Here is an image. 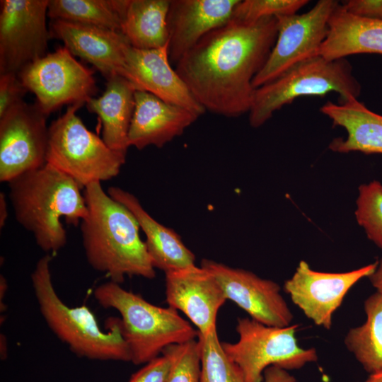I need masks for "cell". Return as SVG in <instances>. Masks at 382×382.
Masks as SVG:
<instances>
[{"label": "cell", "mask_w": 382, "mask_h": 382, "mask_svg": "<svg viewBox=\"0 0 382 382\" xmlns=\"http://www.w3.org/2000/svg\"><path fill=\"white\" fill-rule=\"evenodd\" d=\"M277 35L275 17L253 23L231 18L202 38L175 69L206 111L236 117L249 112L254 78Z\"/></svg>", "instance_id": "obj_1"}, {"label": "cell", "mask_w": 382, "mask_h": 382, "mask_svg": "<svg viewBox=\"0 0 382 382\" xmlns=\"http://www.w3.org/2000/svg\"><path fill=\"white\" fill-rule=\"evenodd\" d=\"M83 189L88 214L80 228L90 266L118 284L126 276L154 278L155 268L134 215L105 192L100 182Z\"/></svg>", "instance_id": "obj_2"}, {"label": "cell", "mask_w": 382, "mask_h": 382, "mask_svg": "<svg viewBox=\"0 0 382 382\" xmlns=\"http://www.w3.org/2000/svg\"><path fill=\"white\" fill-rule=\"evenodd\" d=\"M16 221L33 235L45 252L55 253L66 243L62 222L77 226L88 214L81 187L49 163L24 173L8 183Z\"/></svg>", "instance_id": "obj_3"}, {"label": "cell", "mask_w": 382, "mask_h": 382, "mask_svg": "<svg viewBox=\"0 0 382 382\" xmlns=\"http://www.w3.org/2000/svg\"><path fill=\"white\" fill-rule=\"evenodd\" d=\"M51 260L50 254L40 257L31 274L40 311L50 329L77 356L96 360L131 361L120 319L110 318L108 330L105 332L86 306L70 307L65 304L52 283Z\"/></svg>", "instance_id": "obj_4"}, {"label": "cell", "mask_w": 382, "mask_h": 382, "mask_svg": "<svg viewBox=\"0 0 382 382\" xmlns=\"http://www.w3.org/2000/svg\"><path fill=\"white\" fill-rule=\"evenodd\" d=\"M93 296L103 307L119 312L122 335L134 364H146L167 347L198 337V330L177 310L154 305L120 284L112 281L101 284L94 289Z\"/></svg>", "instance_id": "obj_5"}, {"label": "cell", "mask_w": 382, "mask_h": 382, "mask_svg": "<svg viewBox=\"0 0 382 382\" xmlns=\"http://www.w3.org/2000/svg\"><path fill=\"white\" fill-rule=\"evenodd\" d=\"M339 95V103L358 98L361 85L345 58L327 59L320 55L291 67L274 80L255 88L248 112L249 123L257 128L274 113L302 96Z\"/></svg>", "instance_id": "obj_6"}, {"label": "cell", "mask_w": 382, "mask_h": 382, "mask_svg": "<svg viewBox=\"0 0 382 382\" xmlns=\"http://www.w3.org/2000/svg\"><path fill=\"white\" fill-rule=\"evenodd\" d=\"M85 103L69 105L48 127L46 163L74 179L81 188L116 177L126 155L111 149L76 115Z\"/></svg>", "instance_id": "obj_7"}, {"label": "cell", "mask_w": 382, "mask_h": 382, "mask_svg": "<svg viewBox=\"0 0 382 382\" xmlns=\"http://www.w3.org/2000/svg\"><path fill=\"white\" fill-rule=\"evenodd\" d=\"M297 325L268 326L252 318H238V340L221 342L227 355L239 366L245 382H262L270 366L286 370L299 369L318 360L316 349H303L295 337Z\"/></svg>", "instance_id": "obj_8"}, {"label": "cell", "mask_w": 382, "mask_h": 382, "mask_svg": "<svg viewBox=\"0 0 382 382\" xmlns=\"http://www.w3.org/2000/svg\"><path fill=\"white\" fill-rule=\"evenodd\" d=\"M18 76L47 116L64 105L86 104L97 91L93 71L65 46L28 64Z\"/></svg>", "instance_id": "obj_9"}, {"label": "cell", "mask_w": 382, "mask_h": 382, "mask_svg": "<svg viewBox=\"0 0 382 382\" xmlns=\"http://www.w3.org/2000/svg\"><path fill=\"white\" fill-rule=\"evenodd\" d=\"M340 3L320 0L306 13L276 17L277 35L264 66L254 78L257 88L277 79L294 65L319 55L330 18Z\"/></svg>", "instance_id": "obj_10"}, {"label": "cell", "mask_w": 382, "mask_h": 382, "mask_svg": "<svg viewBox=\"0 0 382 382\" xmlns=\"http://www.w3.org/2000/svg\"><path fill=\"white\" fill-rule=\"evenodd\" d=\"M49 0L0 1V74H18L47 54Z\"/></svg>", "instance_id": "obj_11"}, {"label": "cell", "mask_w": 382, "mask_h": 382, "mask_svg": "<svg viewBox=\"0 0 382 382\" xmlns=\"http://www.w3.org/2000/svg\"><path fill=\"white\" fill-rule=\"evenodd\" d=\"M37 105L25 101L0 117V181L16 177L46 163L48 127Z\"/></svg>", "instance_id": "obj_12"}, {"label": "cell", "mask_w": 382, "mask_h": 382, "mask_svg": "<svg viewBox=\"0 0 382 382\" xmlns=\"http://www.w3.org/2000/svg\"><path fill=\"white\" fill-rule=\"evenodd\" d=\"M378 262L345 272H323L312 270L301 260L294 275L284 284V290L315 324L329 330L332 316L348 291L361 279L369 277Z\"/></svg>", "instance_id": "obj_13"}, {"label": "cell", "mask_w": 382, "mask_h": 382, "mask_svg": "<svg viewBox=\"0 0 382 382\" xmlns=\"http://www.w3.org/2000/svg\"><path fill=\"white\" fill-rule=\"evenodd\" d=\"M200 266L214 277L226 299L247 312L252 319L268 326L290 325L293 314L275 282L211 260H202Z\"/></svg>", "instance_id": "obj_14"}, {"label": "cell", "mask_w": 382, "mask_h": 382, "mask_svg": "<svg viewBox=\"0 0 382 382\" xmlns=\"http://www.w3.org/2000/svg\"><path fill=\"white\" fill-rule=\"evenodd\" d=\"M165 274L168 306L183 312L201 335L216 329L217 313L227 299L214 277L196 265Z\"/></svg>", "instance_id": "obj_15"}, {"label": "cell", "mask_w": 382, "mask_h": 382, "mask_svg": "<svg viewBox=\"0 0 382 382\" xmlns=\"http://www.w3.org/2000/svg\"><path fill=\"white\" fill-rule=\"evenodd\" d=\"M127 79L137 91L149 92L160 99L184 108L200 117L204 108L194 98L169 59L168 44L151 50L130 45L125 53Z\"/></svg>", "instance_id": "obj_16"}, {"label": "cell", "mask_w": 382, "mask_h": 382, "mask_svg": "<svg viewBox=\"0 0 382 382\" xmlns=\"http://www.w3.org/2000/svg\"><path fill=\"white\" fill-rule=\"evenodd\" d=\"M51 37L62 40L74 56L93 64L107 79L117 74L127 79L126 50L120 33L64 20H52Z\"/></svg>", "instance_id": "obj_17"}, {"label": "cell", "mask_w": 382, "mask_h": 382, "mask_svg": "<svg viewBox=\"0 0 382 382\" xmlns=\"http://www.w3.org/2000/svg\"><path fill=\"white\" fill-rule=\"evenodd\" d=\"M240 0H170L168 54L176 63L205 35L228 23Z\"/></svg>", "instance_id": "obj_18"}, {"label": "cell", "mask_w": 382, "mask_h": 382, "mask_svg": "<svg viewBox=\"0 0 382 382\" xmlns=\"http://www.w3.org/2000/svg\"><path fill=\"white\" fill-rule=\"evenodd\" d=\"M135 105L128 133V144L137 149L163 147L181 135L198 116L144 91H136Z\"/></svg>", "instance_id": "obj_19"}, {"label": "cell", "mask_w": 382, "mask_h": 382, "mask_svg": "<svg viewBox=\"0 0 382 382\" xmlns=\"http://www.w3.org/2000/svg\"><path fill=\"white\" fill-rule=\"evenodd\" d=\"M108 195L134 215L146 236L145 244L154 268L165 273L195 265L193 253L171 228L154 219L131 192L118 187L108 188Z\"/></svg>", "instance_id": "obj_20"}, {"label": "cell", "mask_w": 382, "mask_h": 382, "mask_svg": "<svg viewBox=\"0 0 382 382\" xmlns=\"http://www.w3.org/2000/svg\"><path fill=\"white\" fill-rule=\"evenodd\" d=\"M335 127L344 128L345 139L335 138L329 145L335 152L382 154V115L369 110L357 98L342 103L327 101L320 108Z\"/></svg>", "instance_id": "obj_21"}, {"label": "cell", "mask_w": 382, "mask_h": 382, "mask_svg": "<svg viewBox=\"0 0 382 382\" xmlns=\"http://www.w3.org/2000/svg\"><path fill=\"white\" fill-rule=\"evenodd\" d=\"M358 54H382V20L354 15L340 4L330 18L319 55L335 60Z\"/></svg>", "instance_id": "obj_22"}, {"label": "cell", "mask_w": 382, "mask_h": 382, "mask_svg": "<svg viewBox=\"0 0 382 382\" xmlns=\"http://www.w3.org/2000/svg\"><path fill=\"white\" fill-rule=\"evenodd\" d=\"M106 80L103 93L98 98H91L86 105L90 112L98 115L105 143L111 149L127 154L137 90L127 79L117 74Z\"/></svg>", "instance_id": "obj_23"}, {"label": "cell", "mask_w": 382, "mask_h": 382, "mask_svg": "<svg viewBox=\"0 0 382 382\" xmlns=\"http://www.w3.org/2000/svg\"><path fill=\"white\" fill-rule=\"evenodd\" d=\"M170 0H128L121 33L133 47L151 50L168 44Z\"/></svg>", "instance_id": "obj_24"}, {"label": "cell", "mask_w": 382, "mask_h": 382, "mask_svg": "<svg viewBox=\"0 0 382 382\" xmlns=\"http://www.w3.org/2000/svg\"><path fill=\"white\" fill-rule=\"evenodd\" d=\"M366 320L350 328L345 344L369 374L382 371V294L376 292L364 301Z\"/></svg>", "instance_id": "obj_25"}, {"label": "cell", "mask_w": 382, "mask_h": 382, "mask_svg": "<svg viewBox=\"0 0 382 382\" xmlns=\"http://www.w3.org/2000/svg\"><path fill=\"white\" fill-rule=\"evenodd\" d=\"M127 3L128 0H49L47 16L51 20L120 32Z\"/></svg>", "instance_id": "obj_26"}, {"label": "cell", "mask_w": 382, "mask_h": 382, "mask_svg": "<svg viewBox=\"0 0 382 382\" xmlns=\"http://www.w3.org/2000/svg\"><path fill=\"white\" fill-rule=\"evenodd\" d=\"M201 348L199 382H245L239 366L227 355L216 329L206 335L198 332Z\"/></svg>", "instance_id": "obj_27"}, {"label": "cell", "mask_w": 382, "mask_h": 382, "mask_svg": "<svg viewBox=\"0 0 382 382\" xmlns=\"http://www.w3.org/2000/svg\"><path fill=\"white\" fill-rule=\"evenodd\" d=\"M356 219L368 238L382 249V184L373 180L361 185L357 199Z\"/></svg>", "instance_id": "obj_28"}, {"label": "cell", "mask_w": 382, "mask_h": 382, "mask_svg": "<svg viewBox=\"0 0 382 382\" xmlns=\"http://www.w3.org/2000/svg\"><path fill=\"white\" fill-rule=\"evenodd\" d=\"M162 354L171 361L167 382H199L201 348L198 340L171 345Z\"/></svg>", "instance_id": "obj_29"}, {"label": "cell", "mask_w": 382, "mask_h": 382, "mask_svg": "<svg viewBox=\"0 0 382 382\" xmlns=\"http://www.w3.org/2000/svg\"><path fill=\"white\" fill-rule=\"evenodd\" d=\"M308 2V0H240L232 18L253 23L265 18L294 14Z\"/></svg>", "instance_id": "obj_30"}, {"label": "cell", "mask_w": 382, "mask_h": 382, "mask_svg": "<svg viewBox=\"0 0 382 382\" xmlns=\"http://www.w3.org/2000/svg\"><path fill=\"white\" fill-rule=\"evenodd\" d=\"M18 74H0V117L22 103L28 92Z\"/></svg>", "instance_id": "obj_31"}, {"label": "cell", "mask_w": 382, "mask_h": 382, "mask_svg": "<svg viewBox=\"0 0 382 382\" xmlns=\"http://www.w3.org/2000/svg\"><path fill=\"white\" fill-rule=\"evenodd\" d=\"M171 361L168 356L162 354L149 362L132 376L128 382H167Z\"/></svg>", "instance_id": "obj_32"}, {"label": "cell", "mask_w": 382, "mask_h": 382, "mask_svg": "<svg viewBox=\"0 0 382 382\" xmlns=\"http://www.w3.org/2000/svg\"><path fill=\"white\" fill-rule=\"evenodd\" d=\"M342 5L347 11L354 15L382 20V0H349Z\"/></svg>", "instance_id": "obj_33"}, {"label": "cell", "mask_w": 382, "mask_h": 382, "mask_svg": "<svg viewBox=\"0 0 382 382\" xmlns=\"http://www.w3.org/2000/svg\"><path fill=\"white\" fill-rule=\"evenodd\" d=\"M262 382H296L287 370L277 366H270L263 372Z\"/></svg>", "instance_id": "obj_34"}, {"label": "cell", "mask_w": 382, "mask_h": 382, "mask_svg": "<svg viewBox=\"0 0 382 382\" xmlns=\"http://www.w3.org/2000/svg\"><path fill=\"white\" fill-rule=\"evenodd\" d=\"M369 277L376 291L382 294V260L378 263L374 272Z\"/></svg>", "instance_id": "obj_35"}, {"label": "cell", "mask_w": 382, "mask_h": 382, "mask_svg": "<svg viewBox=\"0 0 382 382\" xmlns=\"http://www.w3.org/2000/svg\"><path fill=\"white\" fill-rule=\"evenodd\" d=\"M8 217V208L6 196L4 192L0 193V228L5 225Z\"/></svg>", "instance_id": "obj_36"}, {"label": "cell", "mask_w": 382, "mask_h": 382, "mask_svg": "<svg viewBox=\"0 0 382 382\" xmlns=\"http://www.w3.org/2000/svg\"><path fill=\"white\" fill-rule=\"evenodd\" d=\"M0 345L1 358L4 359L7 357V342L5 336L2 334L0 337Z\"/></svg>", "instance_id": "obj_37"}, {"label": "cell", "mask_w": 382, "mask_h": 382, "mask_svg": "<svg viewBox=\"0 0 382 382\" xmlns=\"http://www.w3.org/2000/svg\"><path fill=\"white\" fill-rule=\"evenodd\" d=\"M7 289H8L7 282L5 277L1 275V277H0V301L1 302L0 303L2 302V300L4 298Z\"/></svg>", "instance_id": "obj_38"}, {"label": "cell", "mask_w": 382, "mask_h": 382, "mask_svg": "<svg viewBox=\"0 0 382 382\" xmlns=\"http://www.w3.org/2000/svg\"><path fill=\"white\" fill-rule=\"evenodd\" d=\"M363 382H382V371L369 374Z\"/></svg>", "instance_id": "obj_39"}]
</instances>
